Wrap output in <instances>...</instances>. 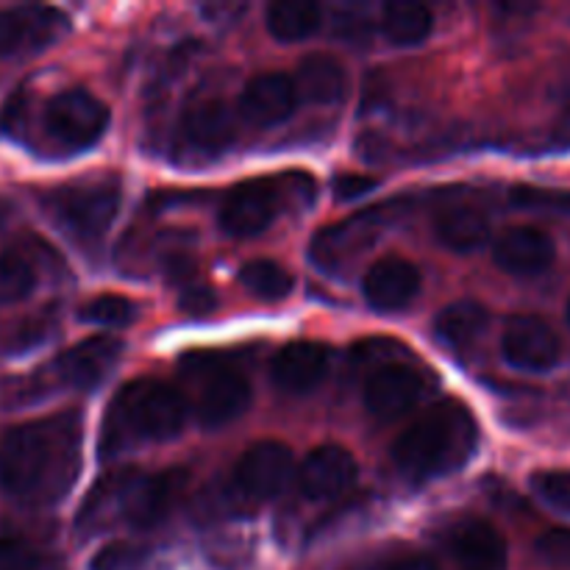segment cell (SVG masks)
Returning a JSON list of instances; mask_svg holds the SVG:
<instances>
[{"instance_id": "6da1fadb", "label": "cell", "mask_w": 570, "mask_h": 570, "mask_svg": "<svg viewBox=\"0 0 570 570\" xmlns=\"http://www.w3.org/2000/svg\"><path fill=\"white\" fill-rule=\"evenodd\" d=\"M81 468V415L59 412L20 423L0 438V490L26 507H53Z\"/></svg>"}, {"instance_id": "7a4b0ae2", "label": "cell", "mask_w": 570, "mask_h": 570, "mask_svg": "<svg viewBox=\"0 0 570 570\" xmlns=\"http://www.w3.org/2000/svg\"><path fill=\"white\" fill-rule=\"evenodd\" d=\"M479 445L473 412L460 401H440L412 423L393 445V462L410 482H432L471 462Z\"/></svg>"}, {"instance_id": "3957f363", "label": "cell", "mask_w": 570, "mask_h": 570, "mask_svg": "<svg viewBox=\"0 0 570 570\" xmlns=\"http://www.w3.org/2000/svg\"><path fill=\"white\" fill-rule=\"evenodd\" d=\"M184 484V473H142L117 471L100 479L89 490L81 512H78V532L98 534L111 527L150 529L170 512L178 490Z\"/></svg>"}, {"instance_id": "277c9868", "label": "cell", "mask_w": 570, "mask_h": 570, "mask_svg": "<svg viewBox=\"0 0 570 570\" xmlns=\"http://www.w3.org/2000/svg\"><path fill=\"white\" fill-rule=\"evenodd\" d=\"M187 404L181 395L156 379L126 384L109 404L100 426V460L137 449L139 443H165L181 434Z\"/></svg>"}, {"instance_id": "5b68a950", "label": "cell", "mask_w": 570, "mask_h": 570, "mask_svg": "<svg viewBox=\"0 0 570 570\" xmlns=\"http://www.w3.org/2000/svg\"><path fill=\"white\" fill-rule=\"evenodd\" d=\"M42 209L72 243L95 245L115 223L120 209V187L115 181L67 184L45 195Z\"/></svg>"}, {"instance_id": "8992f818", "label": "cell", "mask_w": 570, "mask_h": 570, "mask_svg": "<svg viewBox=\"0 0 570 570\" xmlns=\"http://www.w3.org/2000/svg\"><path fill=\"white\" fill-rule=\"evenodd\" d=\"M111 120L109 106L87 89H61L45 100L39 131L53 154H81L100 142Z\"/></svg>"}, {"instance_id": "52a82bcc", "label": "cell", "mask_w": 570, "mask_h": 570, "mask_svg": "<svg viewBox=\"0 0 570 570\" xmlns=\"http://www.w3.org/2000/svg\"><path fill=\"white\" fill-rule=\"evenodd\" d=\"M181 371L198 379V421L206 429H220L237 421L250 404V382L232 362L217 354H187L181 360Z\"/></svg>"}, {"instance_id": "ba28073f", "label": "cell", "mask_w": 570, "mask_h": 570, "mask_svg": "<svg viewBox=\"0 0 570 570\" xmlns=\"http://www.w3.org/2000/svg\"><path fill=\"white\" fill-rule=\"evenodd\" d=\"M289 479H293V454L287 445L278 440H262L239 456L226 488V501L234 510L273 501L287 490Z\"/></svg>"}, {"instance_id": "9c48e42d", "label": "cell", "mask_w": 570, "mask_h": 570, "mask_svg": "<svg viewBox=\"0 0 570 570\" xmlns=\"http://www.w3.org/2000/svg\"><path fill=\"white\" fill-rule=\"evenodd\" d=\"M282 200V178H254L226 193L217 220L228 237H256L276 220Z\"/></svg>"}, {"instance_id": "30bf717a", "label": "cell", "mask_w": 570, "mask_h": 570, "mask_svg": "<svg viewBox=\"0 0 570 570\" xmlns=\"http://www.w3.org/2000/svg\"><path fill=\"white\" fill-rule=\"evenodd\" d=\"M67 17L50 6H11L0 9V59L31 56L59 42Z\"/></svg>"}, {"instance_id": "8fae6325", "label": "cell", "mask_w": 570, "mask_h": 570, "mask_svg": "<svg viewBox=\"0 0 570 570\" xmlns=\"http://www.w3.org/2000/svg\"><path fill=\"white\" fill-rule=\"evenodd\" d=\"M504 360L515 371L546 373L560 362L562 345L554 328L534 315H515L501 334Z\"/></svg>"}, {"instance_id": "7c38bea8", "label": "cell", "mask_w": 570, "mask_h": 570, "mask_svg": "<svg viewBox=\"0 0 570 570\" xmlns=\"http://www.w3.org/2000/svg\"><path fill=\"white\" fill-rule=\"evenodd\" d=\"M122 354V343L109 334L100 337L81 340L78 345L67 348L65 354L56 360L53 373L65 387L72 390H95L100 387L106 376L117 367Z\"/></svg>"}, {"instance_id": "4fadbf2b", "label": "cell", "mask_w": 570, "mask_h": 570, "mask_svg": "<svg viewBox=\"0 0 570 570\" xmlns=\"http://www.w3.org/2000/svg\"><path fill=\"white\" fill-rule=\"evenodd\" d=\"M426 393V379L410 365H384L365 382V406L379 421L406 415Z\"/></svg>"}, {"instance_id": "5bb4252c", "label": "cell", "mask_w": 570, "mask_h": 570, "mask_svg": "<svg viewBox=\"0 0 570 570\" xmlns=\"http://www.w3.org/2000/svg\"><path fill=\"white\" fill-rule=\"evenodd\" d=\"M356 473L360 468L354 454H348L343 445H317L298 468V484L306 499L334 501L354 488Z\"/></svg>"}, {"instance_id": "9a60e30c", "label": "cell", "mask_w": 570, "mask_h": 570, "mask_svg": "<svg viewBox=\"0 0 570 570\" xmlns=\"http://www.w3.org/2000/svg\"><path fill=\"white\" fill-rule=\"evenodd\" d=\"M301 95L295 78L284 72H262L245 83L239 95V115L259 128L282 126L293 117Z\"/></svg>"}, {"instance_id": "2e32d148", "label": "cell", "mask_w": 570, "mask_h": 570, "mask_svg": "<svg viewBox=\"0 0 570 570\" xmlns=\"http://www.w3.org/2000/svg\"><path fill=\"white\" fill-rule=\"evenodd\" d=\"M421 293V273L401 256H384L367 267L362 278V295L376 312H399L410 306Z\"/></svg>"}, {"instance_id": "e0dca14e", "label": "cell", "mask_w": 570, "mask_h": 570, "mask_svg": "<svg viewBox=\"0 0 570 570\" xmlns=\"http://www.w3.org/2000/svg\"><path fill=\"white\" fill-rule=\"evenodd\" d=\"M493 259L512 276H540L557 259L554 239L538 226H512L495 239Z\"/></svg>"}, {"instance_id": "ac0fdd59", "label": "cell", "mask_w": 570, "mask_h": 570, "mask_svg": "<svg viewBox=\"0 0 570 570\" xmlns=\"http://www.w3.org/2000/svg\"><path fill=\"white\" fill-rule=\"evenodd\" d=\"M328 360H332V354H328L326 345L301 340V343H289L287 348L273 356L271 376L284 393H309L326 379Z\"/></svg>"}, {"instance_id": "d6986e66", "label": "cell", "mask_w": 570, "mask_h": 570, "mask_svg": "<svg viewBox=\"0 0 570 570\" xmlns=\"http://www.w3.org/2000/svg\"><path fill=\"white\" fill-rule=\"evenodd\" d=\"M237 120L220 100H200L181 117V139L198 154H220L234 142Z\"/></svg>"}, {"instance_id": "ffe728a7", "label": "cell", "mask_w": 570, "mask_h": 570, "mask_svg": "<svg viewBox=\"0 0 570 570\" xmlns=\"http://www.w3.org/2000/svg\"><path fill=\"white\" fill-rule=\"evenodd\" d=\"M449 549L460 570H507V543L484 521H465L449 534Z\"/></svg>"}, {"instance_id": "44dd1931", "label": "cell", "mask_w": 570, "mask_h": 570, "mask_svg": "<svg viewBox=\"0 0 570 570\" xmlns=\"http://www.w3.org/2000/svg\"><path fill=\"white\" fill-rule=\"evenodd\" d=\"M295 87H298L301 98H306L309 104L334 106L348 92V76L334 56L309 53L306 59H301Z\"/></svg>"}, {"instance_id": "7402d4cb", "label": "cell", "mask_w": 570, "mask_h": 570, "mask_svg": "<svg viewBox=\"0 0 570 570\" xmlns=\"http://www.w3.org/2000/svg\"><path fill=\"white\" fill-rule=\"evenodd\" d=\"M490 315L476 301H454L434 317V334L454 351H471L482 340Z\"/></svg>"}, {"instance_id": "603a6c76", "label": "cell", "mask_w": 570, "mask_h": 570, "mask_svg": "<svg viewBox=\"0 0 570 570\" xmlns=\"http://www.w3.org/2000/svg\"><path fill=\"white\" fill-rule=\"evenodd\" d=\"M434 234L440 245L454 254H473L482 250L490 239V220L479 209L471 206H454L438 215L434 220Z\"/></svg>"}, {"instance_id": "cb8c5ba5", "label": "cell", "mask_w": 570, "mask_h": 570, "mask_svg": "<svg viewBox=\"0 0 570 570\" xmlns=\"http://www.w3.org/2000/svg\"><path fill=\"white\" fill-rule=\"evenodd\" d=\"M265 22L278 42H304L321 28V6L309 0H276L267 6Z\"/></svg>"}, {"instance_id": "d4e9b609", "label": "cell", "mask_w": 570, "mask_h": 570, "mask_svg": "<svg viewBox=\"0 0 570 570\" xmlns=\"http://www.w3.org/2000/svg\"><path fill=\"white\" fill-rule=\"evenodd\" d=\"M434 17L423 3H412V0H395L387 3L382 11V31L399 48H412L421 45L423 39L432 33Z\"/></svg>"}, {"instance_id": "484cf974", "label": "cell", "mask_w": 570, "mask_h": 570, "mask_svg": "<svg viewBox=\"0 0 570 570\" xmlns=\"http://www.w3.org/2000/svg\"><path fill=\"white\" fill-rule=\"evenodd\" d=\"M237 278H239V284H243V287L254 295V298L267 301V304L287 298V295L293 293V284H295L293 273L273 259L245 262V265L239 267Z\"/></svg>"}, {"instance_id": "4316f807", "label": "cell", "mask_w": 570, "mask_h": 570, "mask_svg": "<svg viewBox=\"0 0 570 570\" xmlns=\"http://www.w3.org/2000/svg\"><path fill=\"white\" fill-rule=\"evenodd\" d=\"M37 289V271L26 256L6 250L0 254V306L26 301Z\"/></svg>"}, {"instance_id": "83f0119b", "label": "cell", "mask_w": 570, "mask_h": 570, "mask_svg": "<svg viewBox=\"0 0 570 570\" xmlns=\"http://www.w3.org/2000/svg\"><path fill=\"white\" fill-rule=\"evenodd\" d=\"M89 570H156V554L148 546L115 540L92 557Z\"/></svg>"}, {"instance_id": "f1b7e54d", "label": "cell", "mask_w": 570, "mask_h": 570, "mask_svg": "<svg viewBox=\"0 0 570 570\" xmlns=\"http://www.w3.org/2000/svg\"><path fill=\"white\" fill-rule=\"evenodd\" d=\"M137 306L122 295H98L81 306V321L100 328H122L134 321Z\"/></svg>"}, {"instance_id": "f546056e", "label": "cell", "mask_w": 570, "mask_h": 570, "mask_svg": "<svg viewBox=\"0 0 570 570\" xmlns=\"http://www.w3.org/2000/svg\"><path fill=\"white\" fill-rule=\"evenodd\" d=\"M532 490L554 510L570 515V471H540L532 476Z\"/></svg>"}, {"instance_id": "4dcf8cb0", "label": "cell", "mask_w": 570, "mask_h": 570, "mask_svg": "<svg viewBox=\"0 0 570 570\" xmlns=\"http://www.w3.org/2000/svg\"><path fill=\"white\" fill-rule=\"evenodd\" d=\"M53 328L56 323L48 312L39 317H31V321H26L14 334H11L9 354H26V351L39 348V345H45L50 337H53Z\"/></svg>"}, {"instance_id": "1f68e13d", "label": "cell", "mask_w": 570, "mask_h": 570, "mask_svg": "<svg viewBox=\"0 0 570 570\" xmlns=\"http://www.w3.org/2000/svg\"><path fill=\"white\" fill-rule=\"evenodd\" d=\"M0 570H42V554L22 538H0Z\"/></svg>"}, {"instance_id": "d6a6232c", "label": "cell", "mask_w": 570, "mask_h": 570, "mask_svg": "<svg viewBox=\"0 0 570 570\" xmlns=\"http://www.w3.org/2000/svg\"><path fill=\"white\" fill-rule=\"evenodd\" d=\"M540 560L551 568H570V529H549L534 543Z\"/></svg>"}, {"instance_id": "836d02e7", "label": "cell", "mask_w": 570, "mask_h": 570, "mask_svg": "<svg viewBox=\"0 0 570 570\" xmlns=\"http://www.w3.org/2000/svg\"><path fill=\"white\" fill-rule=\"evenodd\" d=\"M515 206L523 209H549V212H568L570 215V195L568 193H549V189H532V187H518L512 193Z\"/></svg>"}, {"instance_id": "e575fe53", "label": "cell", "mask_w": 570, "mask_h": 570, "mask_svg": "<svg viewBox=\"0 0 570 570\" xmlns=\"http://www.w3.org/2000/svg\"><path fill=\"white\" fill-rule=\"evenodd\" d=\"M178 306H181L184 312H189V315H209L217 306V298L209 287H204V284H187V287L181 289Z\"/></svg>"}, {"instance_id": "d590c367", "label": "cell", "mask_w": 570, "mask_h": 570, "mask_svg": "<svg viewBox=\"0 0 570 570\" xmlns=\"http://www.w3.org/2000/svg\"><path fill=\"white\" fill-rule=\"evenodd\" d=\"M376 187V178H367V176H340L337 178V187H334V193H337V198L343 200H351V198H360V195H365L367 189Z\"/></svg>"}, {"instance_id": "8d00e7d4", "label": "cell", "mask_w": 570, "mask_h": 570, "mask_svg": "<svg viewBox=\"0 0 570 570\" xmlns=\"http://www.w3.org/2000/svg\"><path fill=\"white\" fill-rule=\"evenodd\" d=\"M384 570H438L429 557H401V560L390 562Z\"/></svg>"}, {"instance_id": "74e56055", "label": "cell", "mask_w": 570, "mask_h": 570, "mask_svg": "<svg viewBox=\"0 0 570 570\" xmlns=\"http://www.w3.org/2000/svg\"><path fill=\"white\" fill-rule=\"evenodd\" d=\"M568 321H570V301H568Z\"/></svg>"}]
</instances>
